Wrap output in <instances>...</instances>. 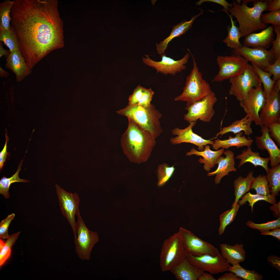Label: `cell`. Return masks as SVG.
Returning <instances> with one entry per match:
<instances>
[{"label":"cell","mask_w":280,"mask_h":280,"mask_svg":"<svg viewBox=\"0 0 280 280\" xmlns=\"http://www.w3.org/2000/svg\"><path fill=\"white\" fill-rule=\"evenodd\" d=\"M198 280H216L211 274L204 272L199 277Z\"/></svg>","instance_id":"58"},{"label":"cell","mask_w":280,"mask_h":280,"mask_svg":"<svg viewBox=\"0 0 280 280\" xmlns=\"http://www.w3.org/2000/svg\"><path fill=\"white\" fill-rule=\"evenodd\" d=\"M251 189H254L257 194L265 196L271 195L266 176L260 174L254 177Z\"/></svg>","instance_id":"40"},{"label":"cell","mask_w":280,"mask_h":280,"mask_svg":"<svg viewBox=\"0 0 280 280\" xmlns=\"http://www.w3.org/2000/svg\"><path fill=\"white\" fill-rule=\"evenodd\" d=\"M251 122L246 115L241 120H236L229 126L223 128L220 132L216 134L215 138L220 135L221 136L230 132L236 134L241 132L243 131L245 135L249 136L253 133V130L251 127Z\"/></svg>","instance_id":"30"},{"label":"cell","mask_w":280,"mask_h":280,"mask_svg":"<svg viewBox=\"0 0 280 280\" xmlns=\"http://www.w3.org/2000/svg\"><path fill=\"white\" fill-rule=\"evenodd\" d=\"M216 61L219 70L212 79V82H221L242 74L248 64V61L244 57L234 54L219 56Z\"/></svg>","instance_id":"9"},{"label":"cell","mask_w":280,"mask_h":280,"mask_svg":"<svg viewBox=\"0 0 280 280\" xmlns=\"http://www.w3.org/2000/svg\"><path fill=\"white\" fill-rule=\"evenodd\" d=\"M187 253L178 232L165 240L160 255L161 271H169L186 258Z\"/></svg>","instance_id":"6"},{"label":"cell","mask_w":280,"mask_h":280,"mask_svg":"<svg viewBox=\"0 0 280 280\" xmlns=\"http://www.w3.org/2000/svg\"><path fill=\"white\" fill-rule=\"evenodd\" d=\"M19 231L9 236L2 248L0 250V266L1 267L9 258L11 249L20 233Z\"/></svg>","instance_id":"42"},{"label":"cell","mask_w":280,"mask_h":280,"mask_svg":"<svg viewBox=\"0 0 280 280\" xmlns=\"http://www.w3.org/2000/svg\"><path fill=\"white\" fill-rule=\"evenodd\" d=\"M266 176L272 195L276 197L280 191V164L269 168Z\"/></svg>","instance_id":"32"},{"label":"cell","mask_w":280,"mask_h":280,"mask_svg":"<svg viewBox=\"0 0 280 280\" xmlns=\"http://www.w3.org/2000/svg\"><path fill=\"white\" fill-rule=\"evenodd\" d=\"M261 128L262 135L255 137L256 143L260 150L265 149L268 151L270 165L272 167L280 163V150L270 136L268 125H263Z\"/></svg>","instance_id":"19"},{"label":"cell","mask_w":280,"mask_h":280,"mask_svg":"<svg viewBox=\"0 0 280 280\" xmlns=\"http://www.w3.org/2000/svg\"><path fill=\"white\" fill-rule=\"evenodd\" d=\"M23 159L20 162L16 173L11 177L9 178L4 176L0 180V194H2L6 199L10 198L9 189L12 183L19 182L27 183L30 181L27 180L21 179L19 177V173L22 170L21 167L23 162Z\"/></svg>","instance_id":"33"},{"label":"cell","mask_w":280,"mask_h":280,"mask_svg":"<svg viewBox=\"0 0 280 280\" xmlns=\"http://www.w3.org/2000/svg\"><path fill=\"white\" fill-rule=\"evenodd\" d=\"M274 87L278 90L280 91V79L278 80L276 82Z\"/></svg>","instance_id":"61"},{"label":"cell","mask_w":280,"mask_h":280,"mask_svg":"<svg viewBox=\"0 0 280 280\" xmlns=\"http://www.w3.org/2000/svg\"><path fill=\"white\" fill-rule=\"evenodd\" d=\"M230 19L231 26H228L227 28L228 34L227 37L222 42L226 44L228 46L233 50H236L242 47L243 45L240 41L241 37L240 31L236 26L235 22L233 19L232 17L230 15L228 12H226Z\"/></svg>","instance_id":"31"},{"label":"cell","mask_w":280,"mask_h":280,"mask_svg":"<svg viewBox=\"0 0 280 280\" xmlns=\"http://www.w3.org/2000/svg\"><path fill=\"white\" fill-rule=\"evenodd\" d=\"M246 224L249 227L258 230L261 233L265 232L280 227V216L275 220L261 223H255L249 220L246 222Z\"/></svg>","instance_id":"43"},{"label":"cell","mask_w":280,"mask_h":280,"mask_svg":"<svg viewBox=\"0 0 280 280\" xmlns=\"http://www.w3.org/2000/svg\"><path fill=\"white\" fill-rule=\"evenodd\" d=\"M262 86L253 87L246 97L240 102L239 104L251 122L255 124L263 126L259 116V113L264 106L267 99Z\"/></svg>","instance_id":"12"},{"label":"cell","mask_w":280,"mask_h":280,"mask_svg":"<svg viewBox=\"0 0 280 280\" xmlns=\"http://www.w3.org/2000/svg\"><path fill=\"white\" fill-rule=\"evenodd\" d=\"M273 26H270L258 33H252L246 36L243 46L250 48L261 47L267 49L274 39Z\"/></svg>","instance_id":"21"},{"label":"cell","mask_w":280,"mask_h":280,"mask_svg":"<svg viewBox=\"0 0 280 280\" xmlns=\"http://www.w3.org/2000/svg\"><path fill=\"white\" fill-rule=\"evenodd\" d=\"M243 132H241L235 134L234 137L229 136L227 139L221 140L219 139L215 140L212 145L213 148L215 150H218L220 148L228 149L230 147L234 146L237 148L246 146H251L254 142L253 140L249 137H246L243 135Z\"/></svg>","instance_id":"27"},{"label":"cell","mask_w":280,"mask_h":280,"mask_svg":"<svg viewBox=\"0 0 280 280\" xmlns=\"http://www.w3.org/2000/svg\"><path fill=\"white\" fill-rule=\"evenodd\" d=\"M242 1V2L239 4L233 1L232 6L227 10L228 12L230 13V15L236 19L239 24L241 37L267 28V25L262 23L260 20L262 12L268 10L267 0Z\"/></svg>","instance_id":"3"},{"label":"cell","mask_w":280,"mask_h":280,"mask_svg":"<svg viewBox=\"0 0 280 280\" xmlns=\"http://www.w3.org/2000/svg\"><path fill=\"white\" fill-rule=\"evenodd\" d=\"M260 20L263 24H270L274 26H280V9L262 14Z\"/></svg>","instance_id":"44"},{"label":"cell","mask_w":280,"mask_h":280,"mask_svg":"<svg viewBox=\"0 0 280 280\" xmlns=\"http://www.w3.org/2000/svg\"><path fill=\"white\" fill-rule=\"evenodd\" d=\"M178 232L186 250L192 255L195 256L205 255L215 256L219 252L217 248L199 238L190 231L180 227Z\"/></svg>","instance_id":"13"},{"label":"cell","mask_w":280,"mask_h":280,"mask_svg":"<svg viewBox=\"0 0 280 280\" xmlns=\"http://www.w3.org/2000/svg\"><path fill=\"white\" fill-rule=\"evenodd\" d=\"M274 27L276 36V39L272 42V46L270 50L275 60L280 58V26H274Z\"/></svg>","instance_id":"46"},{"label":"cell","mask_w":280,"mask_h":280,"mask_svg":"<svg viewBox=\"0 0 280 280\" xmlns=\"http://www.w3.org/2000/svg\"><path fill=\"white\" fill-rule=\"evenodd\" d=\"M13 5V1L9 0L4 1L0 3V30L10 29V11Z\"/></svg>","instance_id":"34"},{"label":"cell","mask_w":280,"mask_h":280,"mask_svg":"<svg viewBox=\"0 0 280 280\" xmlns=\"http://www.w3.org/2000/svg\"><path fill=\"white\" fill-rule=\"evenodd\" d=\"M78 218L77 237L74 240L75 251L82 260H88L90 258L92 249L99 240L98 233L89 230L85 225L78 210L76 215Z\"/></svg>","instance_id":"8"},{"label":"cell","mask_w":280,"mask_h":280,"mask_svg":"<svg viewBox=\"0 0 280 280\" xmlns=\"http://www.w3.org/2000/svg\"><path fill=\"white\" fill-rule=\"evenodd\" d=\"M238 203L234 206L231 207L230 209L224 212L220 216V226L218 233L219 235L222 234L226 227L232 222L236 215L240 207Z\"/></svg>","instance_id":"39"},{"label":"cell","mask_w":280,"mask_h":280,"mask_svg":"<svg viewBox=\"0 0 280 280\" xmlns=\"http://www.w3.org/2000/svg\"><path fill=\"white\" fill-rule=\"evenodd\" d=\"M154 94V92L151 88H144L142 96L137 104L144 107H149L151 104V102Z\"/></svg>","instance_id":"48"},{"label":"cell","mask_w":280,"mask_h":280,"mask_svg":"<svg viewBox=\"0 0 280 280\" xmlns=\"http://www.w3.org/2000/svg\"><path fill=\"white\" fill-rule=\"evenodd\" d=\"M205 2H211L219 4L224 7L222 10L224 12L227 11L228 9L233 6L232 4L229 3L225 0H201L196 3V4L200 5L202 3Z\"/></svg>","instance_id":"51"},{"label":"cell","mask_w":280,"mask_h":280,"mask_svg":"<svg viewBox=\"0 0 280 280\" xmlns=\"http://www.w3.org/2000/svg\"><path fill=\"white\" fill-rule=\"evenodd\" d=\"M265 72H269L273 76L272 80L276 82L280 79V58L275 60L266 69Z\"/></svg>","instance_id":"49"},{"label":"cell","mask_w":280,"mask_h":280,"mask_svg":"<svg viewBox=\"0 0 280 280\" xmlns=\"http://www.w3.org/2000/svg\"><path fill=\"white\" fill-rule=\"evenodd\" d=\"M223 153L225 157L220 156L217 159L216 164H218V168L215 171L208 172V176L216 175L214 182L216 184H219L222 178L224 176L228 175L229 172H236L237 169L235 167V161L234 153L230 150L224 151Z\"/></svg>","instance_id":"22"},{"label":"cell","mask_w":280,"mask_h":280,"mask_svg":"<svg viewBox=\"0 0 280 280\" xmlns=\"http://www.w3.org/2000/svg\"><path fill=\"white\" fill-rule=\"evenodd\" d=\"M196 123V121L191 122L187 127L184 129L178 127L173 129L171 134L176 136L170 138L171 143L174 145L184 143L192 144L198 147V150L200 151L204 150V146L212 145L214 143L212 139H205L193 132L192 129Z\"/></svg>","instance_id":"17"},{"label":"cell","mask_w":280,"mask_h":280,"mask_svg":"<svg viewBox=\"0 0 280 280\" xmlns=\"http://www.w3.org/2000/svg\"><path fill=\"white\" fill-rule=\"evenodd\" d=\"M186 258L193 265L212 274L228 271L231 266L219 252L215 256L205 255L199 256L187 252Z\"/></svg>","instance_id":"14"},{"label":"cell","mask_w":280,"mask_h":280,"mask_svg":"<svg viewBox=\"0 0 280 280\" xmlns=\"http://www.w3.org/2000/svg\"><path fill=\"white\" fill-rule=\"evenodd\" d=\"M268 10L270 11L280 9V0H267Z\"/></svg>","instance_id":"54"},{"label":"cell","mask_w":280,"mask_h":280,"mask_svg":"<svg viewBox=\"0 0 280 280\" xmlns=\"http://www.w3.org/2000/svg\"><path fill=\"white\" fill-rule=\"evenodd\" d=\"M11 23L20 51L31 69L49 53L63 46V22L57 0H15Z\"/></svg>","instance_id":"1"},{"label":"cell","mask_w":280,"mask_h":280,"mask_svg":"<svg viewBox=\"0 0 280 280\" xmlns=\"http://www.w3.org/2000/svg\"><path fill=\"white\" fill-rule=\"evenodd\" d=\"M220 253L228 262L232 266L244 261L246 252L242 243H236L234 245L226 243L220 245Z\"/></svg>","instance_id":"26"},{"label":"cell","mask_w":280,"mask_h":280,"mask_svg":"<svg viewBox=\"0 0 280 280\" xmlns=\"http://www.w3.org/2000/svg\"><path fill=\"white\" fill-rule=\"evenodd\" d=\"M175 170L174 166H170L166 163L159 165L157 172L158 185L160 186L165 184L172 176Z\"/></svg>","instance_id":"41"},{"label":"cell","mask_w":280,"mask_h":280,"mask_svg":"<svg viewBox=\"0 0 280 280\" xmlns=\"http://www.w3.org/2000/svg\"><path fill=\"white\" fill-rule=\"evenodd\" d=\"M144 55L145 57L142 58V61L145 65L155 69L157 73H160L166 75L168 74L174 75L185 70L190 54L186 53L182 58L176 60L167 56L164 53L161 54V60L158 61L151 59L147 55Z\"/></svg>","instance_id":"15"},{"label":"cell","mask_w":280,"mask_h":280,"mask_svg":"<svg viewBox=\"0 0 280 280\" xmlns=\"http://www.w3.org/2000/svg\"><path fill=\"white\" fill-rule=\"evenodd\" d=\"M253 171L249 172L247 176L243 178L239 176L233 182L234 194L235 198L232 207L238 204L241 198L250 189L254 178L253 177Z\"/></svg>","instance_id":"29"},{"label":"cell","mask_w":280,"mask_h":280,"mask_svg":"<svg viewBox=\"0 0 280 280\" xmlns=\"http://www.w3.org/2000/svg\"><path fill=\"white\" fill-rule=\"evenodd\" d=\"M116 112L127 117L138 127L150 132L156 139L163 132L160 121L162 114L152 104L148 107L137 104L128 105Z\"/></svg>","instance_id":"4"},{"label":"cell","mask_w":280,"mask_h":280,"mask_svg":"<svg viewBox=\"0 0 280 280\" xmlns=\"http://www.w3.org/2000/svg\"><path fill=\"white\" fill-rule=\"evenodd\" d=\"M261 234L262 235H270L277 239L280 241V228H275L270 230L261 232Z\"/></svg>","instance_id":"55"},{"label":"cell","mask_w":280,"mask_h":280,"mask_svg":"<svg viewBox=\"0 0 280 280\" xmlns=\"http://www.w3.org/2000/svg\"><path fill=\"white\" fill-rule=\"evenodd\" d=\"M144 88L138 85L134 89L132 94L129 96L128 105H133L138 103L142 96Z\"/></svg>","instance_id":"50"},{"label":"cell","mask_w":280,"mask_h":280,"mask_svg":"<svg viewBox=\"0 0 280 280\" xmlns=\"http://www.w3.org/2000/svg\"><path fill=\"white\" fill-rule=\"evenodd\" d=\"M15 214L14 213L9 215L0 223V237L4 239H7L9 235L8 234V228L10 224L14 218Z\"/></svg>","instance_id":"45"},{"label":"cell","mask_w":280,"mask_h":280,"mask_svg":"<svg viewBox=\"0 0 280 280\" xmlns=\"http://www.w3.org/2000/svg\"><path fill=\"white\" fill-rule=\"evenodd\" d=\"M267 261L269 264L280 271V257L277 256L270 255L267 257Z\"/></svg>","instance_id":"52"},{"label":"cell","mask_w":280,"mask_h":280,"mask_svg":"<svg viewBox=\"0 0 280 280\" xmlns=\"http://www.w3.org/2000/svg\"><path fill=\"white\" fill-rule=\"evenodd\" d=\"M229 82L231 85L229 94L239 102L246 97L252 88L262 86L258 75L249 63L242 74L230 79Z\"/></svg>","instance_id":"7"},{"label":"cell","mask_w":280,"mask_h":280,"mask_svg":"<svg viewBox=\"0 0 280 280\" xmlns=\"http://www.w3.org/2000/svg\"><path fill=\"white\" fill-rule=\"evenodd\" d=\"M233 54L239 55L265 72L267 68L275 61L271 51L261 48H250L243 46L233 50Z\"/></svg>","instance_id":"16"},{"label":"cell","mask_w":280,"mask_h":280,"mask_svg":"<svg viewBox=\"0 0 280 280\" xmlns=\"http://www.w3.org/2000/svg\"><path fill=\"white\" fill-rule=\"evenodd\" d=\"M128 120L127 129L121 135V146L129 161L139 164L149 158L156 141L150 132L142 129L130 119Z\"/></svg>","instance_id":"2"},{"label":"cell","mask_w":280,"mask_h":280,"mask_svg":"<svg viewBox=\"0 0 280 280\" xmlns=\"http://www.w3.org/2000/svg\"><path fill=\"white\" fill-rule=\"evenodd\" d=\"M6 141L4 148L0 152V169L1 170L4 166V163L8 156V153L7 152V143L8 138L6 134L5 135Z\"/></svg>","instance_id":"53"},{"label":"cell","mask_w":280,"mask_h":280,"mask_svg":"<svg viewBox=\"0 0 280 280\" xmlns=\"http://www.w3.org/2000/svg\"><path fill=\"white\" fill-rule=\"evenodd\" d=\"M235 159L240 160L238 168L247 162L250 163L255 167L258 166L263 167L267 173L269 168L268 165L270 161L269 157L263 158L260 156L258 152H254L251 146L243 150L241 153L237 155Z\"/></svg>","instance_id":"28"},{"label":"cell","mask_w":280,"mask_h":280,"mask_svg":"<svg viewBox=\"0 0 280 280\" xmlns=\"http://www.w3.org/2000/svg\"><path fill=\"white\" fill-rule=\"evenodd\" d=\"M224 151L225 149L222 148L216 151H212L210 149L209 145L208 144L205 146L204 150L201 151H198L193 148L190 151L186 153V155L190 156L195 155L202 156L203 158H200L198 161L200 163L204 164V169L209 172L214 167L217 159L223 154Z\"/></svg>","instance_id":"25"},{"label":"cell","mask_w":280,"mask_h":280,"mask_svg":"<svg viewBox=\"0 0 280 280\" xmlns=\"http://www.w3.org/2000/svg\"><path fill=\"white\" fill-rule=\"evenodd\" d=\"M9 75V74L6 71L0 67V76L1 78H7Z\"/></svg>","instance_id":"60"},{"label":"cell","mask_w":280,"mask_h":280,"mask_svg":"<svg viewBox=\"0 0 280 280\" xmlns=\"http://www.w3.org/2000/svg\"><path fill=\"white\" fill-rule=\"evenodd\" d=\"M202 13V10H201L199 14L193 16L190 20L188 21L182 20L174 26L170 35L156 45V50L158 53L161 54L165 53L169 43L173 39L184 34L190 29L195 20Z\"/></svg>","instance_id":"24"},{"label":"cell","mask_w":280,"mask_h":280,"mask_svg":"<svg viewBox=\"0 0 280 280\" xmlns=\"http://www.w3.org/2000/svg\"><path fill=\"white\" fill-rule=\"evenodd\" d=\"M269 135L276 141L277 146L280 147V121L268 125Z\"/></svg>","instance_id":"47"},{"label":"cell","mask_w":280,"mask_h":280,"mask_svg":"<svg viewBox=\"0 0 280 280\" xmlns=\"http://www.w3.org/2000/svg\"><path fill=\"white\" fill-rule=\"evenodd\" d=\"M279 92L273 87L261 110L259 116L263 126L280 121Z\"/></svg>","instance_id":"18"},{"label":"cell","mask_w":280,"mask_h":280,"mask_svg":"<svg viewBox=\"0 0 280 280\" xmlns=\"http://www.w3.org/2000/svg\"><path fill=\"white\" fill-rule=\"evenodd\" d=\"M55 186L61 213L71 226L75 240L77 232V223L75 217L79 210V197L77 193L67 192L58 184Z\"/></svg>","instance_id":"10"},{"label":"cell","mask_w":280,"mask_h":280,"mask_svg":"<svg viewBox=\"0 0 280 280\" xmlns=\"http://www.w3.org/2000/svg\"><path fill=\"white\" fill-rule=\"evenodd\" d=\"M217 100L215 94L212 91L200 100L186 107L188 112L184 115V119L189 123L198 119L204 122H210L215 114L213 107Z\"/></svg>","instance_id":"11"},{"label":"cell","mask_w":280,"mask_h":280,"mask_svg":"<svg viewBox=\"0 0 280 280\" xmlns=\"http://www.w3.org/2000/svg\"><path fill=\"white\" fill-rule=\"evenodd\" d=\"M0 40L9 48L10 52L20 50L18 40L15 31L11 26L8 30H0Z\"/></svg>","instance_id":"36"},{"label":"cell","mask_w":280,"mask_h":280,"mask_svg":"<svg viewBox=\"0 0 280 280\" xmlns=\"http://www.w3.org/2000/svg\"><path fill=\"white\" fill-rule=\"evenodd\" d=\"M270 210L274 212L275 215L276 216H280V202L277 203L273 205L270 207Z\"/></svg>","instance_id":"57"},{"label":"cell","mask_w":280,"mask_h":280,"mask_svg":"<svg viewBox=\"0 0 280 280\" xmlns=\"http://www.w3.org/2000/svg\"><path fill=\"white\" fill-rule=\"evenodd\" d=\"M218 280H242L240 278L237 276L234 273L230 272L226 273L219 277Z\"/></svg>","instance_id":"56"},{"label":"cell","mask_w":280,"mask_h":280,"mask_svg":"<svg viewBox=\"0 0 280 280\" xmlns=\"http://www.w3.org/2000/svg\"><path fill=\"white\" fill-rule=\"evenodd\" d=\"M276 197L271 195L269 196H265L259 194H253L250 192L246 194L239 200L238 203L241 206L244 205L247 201L248 202L249 205L251 207V211L253 212V206L254 204L258 201L264 200L269 203L274 205L276 203Z\"/></svg>","instance_id":"38"},{"label":"cell","mask_w":280,"mask_h":280,"mask_svg":"<svg viewBox=\"0 0 280 280\" xmlns=\"http://www.w3.org/2000/svg\"><path fill=\"white\" fill-rule=\"evenodd\" d=\"M187 50L192 57L193 68L186 77L183 92L174 99L175 101L186 102V107L200 100L212 91L209 84L203 79L193 56Z\"/></svg>","instance_id":"5"},{"label":"cell","mask_w":280,"mask_h":280,"mask_svg":"<svg viewBox=\"0 0 280 280\" xmlns=\"http://www.w3.org/2000/svg\"><path fill=\"white\" fill-rule=\"evenodd\" d=\"M228 271L234 273L237 276L244 280H262L263 276L255 270L245 269L239 263L230 266Z\"/></svg>","instance_id":"35"},{"label":"cell","mask_w":280,"mask_h":280,"mask_svg":"<svg viewBox=\"0 0 280 280\" xmlns=\"http://www.w3.org/2000/svg\"><path fill=\"white\" fill-rule=\"evenodd\" d=\"M251 64L263 85V91L267 98L269 96L276 82L271 78V76H272L271 73L263 71L254 64Z\"/></svg>","instance_id":"37"},{"label":"cell","mask_w":280,"mask_h":280,"mask_svg":"<svg viewBox=\"0 0 280 280\" xmlns=\"http://www.w3.org/2000/svg\"><path fill=\"white\" fill-rule=\"evenodd\" d=\"M169 271L178 280H197L204 272L191 264L186 258Z\"/></svg>","instance_id":"23"},{"label":"cell","mask_w":280,"mask_h":280,"mask_svg":"<svg viewBox=\"0 0 280 280\" xmlns=\"http://www.w3.org/2000/svg\"><path fill=\"white\" fill-rule=\"evenodd\" d=\"M6 61L5 67L14 73L17 82H21L32 72L20 50L10 52L6 57Z\"/></svg>","instance_id":"20"},{"label":"cell","mask_w":280,"mask_h":280,"mask_svg":"<svg viewBox=\"0 0 280 280\" xmlns=\"http://www.w3.org/2000/svg\"><path fill=\"white\" fill-rule=\"evenodd\" d=\"M9 54V53L4 48L2 45V43L0 42V58L2 57L3 55L7 57Z\"/></svg>","instance_id":"59"},{"label":"cell","mask_w":280,"mask_h":280,"mask_svg":"<svg viewBox=\"0 0 280 280\" xmlns=\"http://www.w3.org/2000/svg\"><path fill=\"white\" fill-rule=\"evenodd\" d=\"M236 2L238 4H240L241 3L242 0H236Z\"/></svg>","instance_id":"62"}]
</instances>
